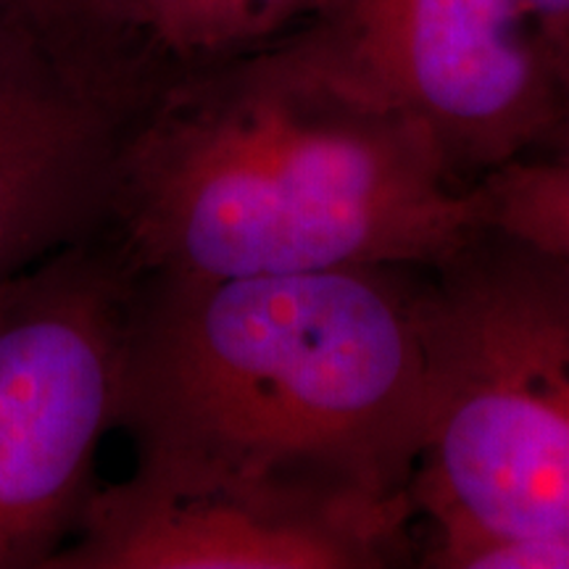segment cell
Here are the masks:
<instances>
[{
    "instance_id": "10",
    "label": "cell",
    "mask_w": 569,
    "mask_h": 569,
    "mask_svg": "<svg viewBox=\"0 0 569 569\" xmlns=\"http://www.w3.org/2000/svg\"><path fill=\"white\" fill-rule=\"evenodd\" d=\"M92 0H0V19L51 40L77 61L74 46Z\"/></svg>"
},
{
    "instance_id": "1",
    "label": "cell",
    "mask_w": 569,
    "mask_h": 569,
    "mask_svg": "<svg viewBox=\"0 0 569 569\" xmlns=\"http://www.w3.org/2000/svg\"><path fill=\"white\" fill-rule=\"evenodd\" d=\"M109 209L151 277L436 269L486 230L478 184L319 24L151 98Z\"/></svg>"
},
{
    "instance_id": "4",
    "label": "cell",
    "mask_w": 569,
    "mask_h": 569,
    "mask_svg": "<svg viewBox=\"0 0 569 569\" xmlns=\"http://www.w3.org/2000/svg\"><path fill=\"white\" fill-rule=\"evenodd\" d=\"M134 293L69 248L0 282V569L51 567L122 425Z\"/></svg>"
},
{
    "instance_id": "2",
    "label": "cell",
    "mask_w": 569,
    "mask_h": 569,
    "mask_svg": "<svg viewBox=\"0 0 569 569\" xmlns=\"http://www.w3.org/2000/svg\"><path fill=\"white\" fill-rule=\"evenodd\" d=\"M396 267L153 277L122 425L138 457L315 503L390 540L417 515L425 288Z\"/></svg>"
},
{
    "instance_id": "5",
    "label": "cell",
    "mask_w": 569,
    "mask_h": 569,
    "mask_svg": "<svg viewBox=\"0 0 569 569\" xmlns=\"http://www.w3.org/2000/svg\"><path fill=\"white\" fill-rule=\"evenodd\" d=\"M317 24L430 127L459 174L569 134V88L519 0H340Z\"/></svg>"
},
{
    "instance_id": "6",
    "label": "cell",
    "mask_w": 569,
    "mask_h": 569,
    "mask_svg": "<svg viewBox=\"0 0 569 569\" xmlns=\"http://www.w3.org/2000/svg\"><path fill=\"white\" fill-rule=\"evenodd\" d=\"M396 543L336 511L138 457L92 496L51 567L74 569H361Z\"/></svg>"
},
{
    "instance_id": "9",
    "label": "cell",
    "mask_w": 569,
    "mask_h": 569,
    "mask_svg": "<svg viewBox=\"0 0 569 569\" xmlns=\"http://www.w3.org/2000/svg\"><path fill=\"white\" fill-rule=\"evenodd\" d=\"M475 184L486 230L536 248L569 272V134L551 151L511 161Z\"/></svg>"
},
{
    "instance_id": "11",
    "label": "cell",
    "mask_w": 569,
    "mask_h": 569,
    "mask_svg": "<svg viewBox=\"0 0 569 569\" xmlns=\"http://www.w3.org/2000/svg\"><path fill=\"white\" fill-rule=\"evenodd\" d=\"M569 88V0H519Z\"/></svg>"
},
{
    "instance_id": "3",
    "label": "cell",
    "mask_w": 569,
    "mask_h": 569,
    "mask_svg": "<svg viewBox=\"0 0 569 569\" xmlns=\"http://www.w3.org/2000/svg\"><path fill=\"white\" fill-rule=\"evenodd\" d=\"M436 272L417 515L432 538H515L569 567V272L493 230Z\"/></svg>"
},
{
    "instance_id": "7",
    "label": "cell",
    "mask_w": 569,
    "mask_h": 569,
    "mask_svg": "<svg viewBox=\"0 0 569 569\" xmlns=\"http://www.w3.org/2000/svg\"><path fill=\"white\" fill-rule=\"evenodd\" d=\"M124 103L0 19V282L61 253L111 201Z\"/></svg>"
},
{
    "instance_id": "8",
    "label": "cell",
    "mask_w": 569,
    "mask_h": 569,
    "mask_svg": "<svg viewBox=\"0 0 569 569\" xmlns=\"http://www.w3.org/2000/svg\"><path fill=\"white\" fill-rule=\"evenodd\" d=\"M340 0H92L74 56L119 101L240 59L327 19Z\"/></svg>"
}]
</instances>
